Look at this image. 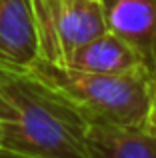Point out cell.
<instances>
[{"instance_id":"cell-1","label":"cell","mask_w":156,"mask_h":158,"mask_svg":"<svg viewBox=\"0 0 156 158\" xmlns=\"http://www.w3.org/2000/svg\"><path fill=\"white\" fill-rule=\"evenodd\" d=\"M88 120L30 74L0 70V154L88 158Z\"/></svg>"},{"instance_id":"cell-2","label":"cell","mask_w":156,"mask_h":158,"mask_svg":"<svg viewBox=\"0 0 156 158\" xmlns=\"http://www.w3.org/2000/svg\"><path fill=\"white\" fill-rule=\"evenodd\" d=\"M32 78L70 102L88 122L142 128L150 104L154 74H100L38 58Z\"/></svg>"},{"instance_id":"cell-3","label":"cell","mask_w":156,"mask_h":158,"mask_svg":"<svg viewBox=\"0 0 156 158\" xmlns=\"http://www.w3.org/2000/svg\"><path fill=\"white\" fill-rule=\"evenodd\" d=\"M40 58L64 64L80 46L108 32L102 0H32Z\"/></svg>"},{"instance_id":"cell-4","label":"cell","mask_w":156,"mask_h":158,"mask_svg":"<svg viewBox=\"0 0 156 158\" xmlns=\"http://www.w3.org/2000/svg\"><path fill=\"white\" fill-rule=\"evenodd\" d=\"M38 58L32 0H0V70L26 74Z\"/></svg>"},{"instance_id":"cell-5","label":"cell","mask_w":156,"mask_h":158,"mask_svg":"<svg viewBox=\"0 0 156 158\" xmlns=\"http://www.w3.org/2000/svg\"><path fill=\"white\" fill-rule=\"evenodd\" d=\"M64 64L100 74H154L148 68L144 54L110 30L74 50Z\"/></svg>"},{"instance_id":"cell-6","label":"cell","mask_w":156,"mask_h":158,"mask_svg":"<svg viewBox=\"0 0 156 158\" xmlns=\"http://www.w3.org/2000/svg\"><path fill=\"white\" fill-rule=\"evenodd\" d=\"M108 30L144 54L156 74V0H102Z\"/></svg>"},{"instance_id":"cell-7","label":"cell","mask_w":156,"mask_h":158,"mask_svg":"<svg viewBox=\"0 0 156 158\" xmlns=\"http://www.w3.org/2000/svg\"><path fill=\"white\" fill-rule=\"evenodd\" d=\"M88 158H156V136L142 128L88 122Z\"/></svg>"},{"instance_id":"cell-8","label":"cell","mask_w":156,"mask_h":158,"mask_svg":"<svg viewBox=\"0 0 156 158\" xmlns=\"http://www.w3.org/2000/svg\"><path fill=\"white\" fill-rule=\"evenodd\" d=\"M142 130L148 134L156 136V74L152 78V90H150V104H148V114H146V122Z\"/></svg>"},{"instance_id":"cell-9","label":"cell","mask_w":156,"mask_h":158,"mask_svg":"<svg viewBox=\"0 0 156 158\" xmlns=\"http://www.w3.org/2000/svg\"><path fill=\"white\" fill-rule=\"evenodd\" d=\"M0 158H12V156H2V154H0Z\"/></svg>"}]
</instances>
